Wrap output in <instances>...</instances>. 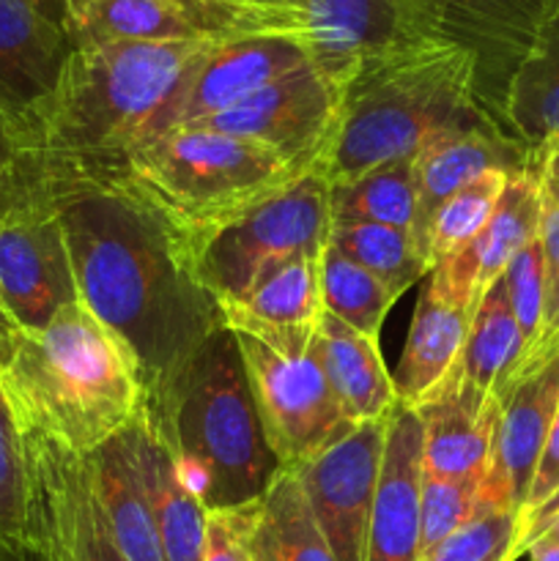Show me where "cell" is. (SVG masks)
<instances>
[{
  "label": "cell",
  "instance_id": "cell-29",
  "mask_svg": "<svg viewBox=\"0 0 559 561\" xmlns=\"http://www.w3.org/2000/svg\"><path fill=\"white\" fill-rule=\"evenodd\" d=\"M250 557L252 561H334L294 469H280L258 499Z\"/></svg>",
  "mask_w": 559,
  "mask_h": 561
},
{
  "label": "cell",
  "instance_id": "cell-33",
  "mask_svg": "<svg viewBox=\"0 0 559 561\" xmlns=\"http://www.w3.org/2000/svg\"><path fill=\"white\" fill-rule=\"evenodd\" d=\"M321 290L329 316L376 340L381 334L384 318L400 299L384 279L351 261L334 244H327L321 255Z\"/></svg>",
  "mask_w": 559,
  "mask_h": 561
},
{
  "label": "cell",
  "instance_id": "cell-37",
  "mask_svg": "<svg viewBox=\"0 0 559 561\" xmlns=\"http://www.w3.org/2000/svg\"><path fill=\"white\" fill-rule=\"evenodd\" d=\"M0 548L27 553V491L22 433L0 389Z\"/></svg>",
  "mask_w": 559,
  "mask_h": 561
},
{
  "label": "cell",
  "instance_id": "cell-27",
  "mask_svg": "<svg viewBox=\"0 0 559 561\" xmlns=\"http://www.w3.org/2000/svg\"><path fill=\"white\" fill-rule=\"evenodd\" d=\"M417 411L422 416V474L482 485L491 460L499 400L480 409L447 394Z\"/></svg>",
  "mask_w": 559,
  "mask_h": 561
},
{
  "label": "cell",
  "instance_id": "cell-32",
  "mask_svg": "<svg viewBox=\"0 0 559 561\" xmlns=\"http://www.w3.org/2000/svg\"><path fill=\"white\" fill-rule=\"evenodd\" d=\"M329 244L384 279L398 296H403L411 285L425 279L431 272L425 252L420 250L414 236L389 225L334 222L329 230Z\"/></svg>",
  "mask_w": 559,
  "mask_h": 561
},
{
  "label": "cell",
  "instance_id": "cell-47",
  "mask_svg": "<svg viewBox=\"0 0 559 561\" xmlns=\"http://www.w3.org/2000/svg\"><path fill=\"white\" fill-rule=\"evenodd\" d=\"M16 329H20V327H16V323L11 321V316H9V312H5L3 301H0V348H3V345L9 343L11 334H14Z\"/></svg>",
  "mask_w": 559,
  "mask_h": 561
},
{
  "label": "cell",
  "instance_id": "cell-5",
  "mask_svg": "<svg viewBox=\"0 0 559 561\" xmlns=\"http://www.w3.org/2000/svg\"><path fill=\"white\" fill-rule=\"evenodd\" d=\"M482 113L475 58L433 38L360 66L343 85L340 121L318 175L329 186L398 159H414L442 131Z\"/></svg>",
  "mask_w": 559,
  "mask_h": 561
},
{
  "label": "cell",
  "instance_id": "cell-18",
  "mask_svg": "<svg viewBox=\"0 0 559 561\" xmlns=\"http://www.w3.org/2000/svg\"><path fill=\"white\" fill-rule=\"evenodd\" d=\"M321 255L323 252L290 257L244 296L219 305L225 329L258 340L285 359H301L310 354L327 316Z\"/></svg>",
  "mask_w": 559,
  "mask_h": 561
},
{
  "label": "cell",
  "instance_id": "cell-16",
  "mask_svg": "<svg viewBox=\"0 0 559 561\" xmlns=\"http://www.w3.org/2000/svg\"><path fill=\"white\" fill-rule=\"evenodd\" d=\"M559 409V354L515 378L499 394L491 460L477 496L480 510H510L524 518L532 480Z\"/></svg>",
  "mask_w": 559,
  "mask_h": 561
},
{
  "label": "cell",
  "instance_id": "cell-9",
  "mask_svg": "<svg viewBox=\"0 0 559 561\" xmlns=\"http://www.w3.org/2000/svg\"><path fill=\"white\" fill-rule=\"evenodd\" d=\"M0 301L25 332H38L80 301L58 208L27 170L20 190L0 206Z\"/></svg>",
  "mask_w": 559,
  "mask_h": 561
},
{
  "label": "cell",
  "instance_id": "cell-26",
  "mask_svg": "<svg viewBox=\"0 0 559 561\" xmlns=\"http://www.w3.org/2000/svg\"><path fill=\"white\" fill-rule=\"evenodd\" d=\"M316 351L334 398L354 425L389 420L398 405V392L376 337L356 332L327 312L318 329Z\"/></svg>",
  "mask_w": 559,
  "mask_h": 561
},
{
  "label": "cell",
  "instance_id": "cell-50",
  "mask_svg": "<svg viewBox=\"0 0 559 561\" xmlns=\"http://www.w3.org/2000/svg\"><path fill=\"white\" fill-rule=\"evenodd\" d=\"M201 3H212V5H239V9H250V5H241V3H236V0H201ZM261 11V9H258ZM269 14V11H266ZM294 22V20H290Z\"/></svg>",
  "mask_w": 559,
  "mask_h": 561
},
{
  "label": "cell",
  "instance_id": "cell-41",
  "mask_svg": "<svg viewBox=\"0 0 559 561\" xmlns=\"http://www.w3.org/2000/svg\"><path fill=\"white\" fill-rule=\"evenodd\" d=\"M557 491H559V409H557V416H554L551 431H548L546 447H543L540 463H537L529 499H526L524 518L521 520H526L535 510H540Z\"/></svg>",
  "mask_w": 559,
  "mask_h": 561
},
{
  "label": "cell",
  "instance_id": "cell-24",
  "mask_svg": "<svg viewBox=\"0 0 559 561\" xmlns=\"http://www.w3.org/2000/svg\"><path fill=\"white\" fill-rule=\"evenodd\" d=\"M126 442L153 513L164 561H201L208 513L179 480L168 444L159 436L146 405L126 425Z\"/></svg>",
  "mask_w": 559,
  "mask_h": 561
},
{
  "label": "cell",
  "instance_id": "cell-25",
  "mask_svg": "<svg viewBox=\"0 0 559 561\" xmlns=\"http://www.w3.org/2000/svg\"><path fill=\"white\" fill-rule=\"evenodd\" d=\"M471 318L475 307L469 301L444 294L431 277H425L409 337L392 376L400 405L420 409L442 387L464 351Z\"/></svg>",
  "mask_w": 559,
  "mask_h": 561
},
{
  "label": "cell",
  "instance_id": "cell-17",
  "mask_svg": "<svg viewBox=\"0 0 559 561\" xmlns=\"http://www.w3.org/2000/svg\"><path fill=\"white\" fill-rule=\"evenodd\" d=\"M312 64L305 42L288 33H250L214 44L170 107L164 129L217 115L272 82ZM162 129V131H164Z\"/></svg>",
  "mask_w": 559,
  "mask_h": 561
},
{
  "label": "cell",
  "instance_id": "cell-38",
  "mask_svg": "<svg viewBox=\"0 0 559 561\" xmlns=\"http://www.w3.org/2000/svg\"><path fill=\"white\" fill-rule=\"evenodd\" d=\"M480 482L471 480H442V477L422 474L420 485V529L422 557L438 542L458 531L477 513Z\"/></svg>",
  "mask_w": 559,
  "mask_h": 561
},
{
  "label": "cell",
  "instance_id": "cell-12",
  "mask_svg": "<svg viewBox=\"0 0 559 561\" xmlns=\"http://www.w3.org/2000/svg\"><path fill=\"white\" fill-rule=\"evenodd\" d=\"M301 38L312 64L345 85L370 60L449 38L447 0H305Z\"/></svg>",
  "mask_w": 559,
  "mask_h": 561
},
{
  "label": "cell",
  "instance_id": "cell-48",
  "mask_svg": "<svg viewBox=\"0 0 559 561\" xmlns=\"http://www.w3.org/2000/svg\"><path fill=\"white\" fill-rule=\"evenodd\" d=\"M0 561H33L31 553H16V551H3L0 548Z\"/></svg>",
  "mask_w": 559,
  "mask_h": 561
},
{
  "label": "cell",
  "instance_id": "cell-2",
  "mask_svg": "<svg viewBox=\"0 0 559 561\" xmlns=\"http://www.w3.org/2000/svg\"><path fill=\"white\" fill-rule=\"evenodd\" d=\"M219 42L77 44L53 96L16 131L33 168H107L164 129L170 107Z\"/></svg>",
  "mask_w": 559,
  "mask_h": 561
},
{
  "label": "cell",
  "instance_id": "cell-19",
  "mask_svg": "<svg viewBox=\"0 0 559 561\" xmlns=\"http://www.w3.org/2000/svg\"><path fill=\"white\" fill-rule=\"evenodd\" d=\"M71 49L64 20L42 0H0V115L14 137L53 96Z\"/></svg>",
  "mask_w": 559,
  "mask_h": 561
},
{
  "label": "cell",
  "instance_id": "cell-11",
  "mask_svg": "<svg viewBox=\"0 0 559 561\" xmlns=\"http://www.w3.org/2000/svg\"><path fill=\"white\" fill-rule=\"evenodd\" d=\"M340 102L343 82L332 80L318 66H307L192 126L258 142L283 159L296 175H310L318 173L332 146Z\"/></svg>",
  "mask_w": 559,
  "mask_h": 561
},
{
  "label": "cell",
  "instance_id": "cell-6",
  "mask_svg": "<svg viewBox=\"0 0 559 561\" xmlns=\"http://www.w3.org/2000/svg\"><path fill=\"white\" fill-rule=\"evenodd\" d=\"M110 168L186 247L301 179L258 142L192 124L148 137Z\"/></svg>",
  "mask_w": 559,
  "mask_h": 561
},
{
  "label": "cell",
  "instance_id": "cell-44",
  "mask_svg": "<svg viewBox=\"0 0 559 561\" xmlns=\"http://www.w3.org/2000/svg\"><path fill=\"white\" fill-rule=\"evenodd\" d=\"M524 557L532 561H559V537L540 535L524 548Z\"/></svg>",
  "mask_w": 559,
  "mask_h": 561
},
{
  "label": "cell",
  "instance_id": "cell-7",
  "mask_svg": "<svg viewBox=\"0 0 559 561\" xmlns=\"http://www.w3.org/2000/svg\"><path fill=\"white\" fill-rule=\"evenodd\" d=\"M329 184L318 173L301 175L283 192L212 230L190 247L192 266L217 305L255 288L290 257L316 255L329 244Z\"/></svg>",
  "mask_w": 559,
  "mask_h": 561
},
{
  "label": "cell",
  "instance_id": "cell-10",
  "mask_svg": "<svg viewBox=\"0 0 559 561\" xmlns=\"http://www.w3.org/2000/svg\"><path fill=\"white\" fill-rule=\"evenodd\" d=\"M27 553L53 561H129L93 493L85 455L38 433H22Z\"/></svg>",
  "mask_w": 559,
  "mask_h": 561
},
{
  "label": "cell",
  "instance_id": "cell-23",
  "mask_svg": "<svg viewBox=\"0 0 559 561\" xmlns=\"http://www.w3.org/2000/svg\"><path fill=\"white\" fill-rule=\"evenodd\" d=\"M524 354L526 340L510 310L504 279L499 277L475 310L458 362L425 403L453 394L482 409L491 400H499V394L510 387L524 362Z\"/></svg>",
  "mask_w": 559,
  "mask_h": 561
},
{
  "label": "cell",
  "instance_id": "cell-15",
  "mask_svg": "<svg viewBox=\"0 0 559 561\" xmlns=\"http://www.w3.org/2000/svg\"><path fill=\"white\" fill-rule=\"evenodd\" d=\"M559 0H447V33L475 58L477 107L507 131V96ZM510 135V131H507Z\"/></svg>",
  "mask_w": 559,
  "mask_h": 561
},
{
  "label": "cell",
  "instance_id": "cell-31",
  "mask_svg": "<svg viewBox=\"0 0 559 561\" xmlns=\"http://www.w3.org/2000/svg\"><path fill=\"white\" fill-rule=\"evenodd\" d=\"M329 211H332V225H389L406 230L417 241L414 159H398L343 184L329 186Z\"/></svg>",
  "mask_w": 559,
  "mask_h": 561
},
{
  "label": "cell",
  "instance_id": "cell-39",
  "mask_svg": "<svg viewBox=\"0 0 559 561\" xmlns=\"http://www.w3.org/2000/svg\"><path fill=\"white\" fill-rule=\"evenodd\" d=\"M502 279H504V288H507L510 310H513L515 321H518L521 327V334H524L526 340V354H524V362H526V356H529L532 348H535L537 337H540L543 305H546L540 241L535 239L529 247H524V250L513 257V263H510L507 272L502 274ZM524 362H521V367H524ZM515 376H518V373H515Z\"/></svg>",
  "mask_w": 559,
  "mask_h": 561
},
{
  "label": "cell",
  "instance_id": "cell-4",
  "mask_svg": "<svg viewBox=\"0 0 559 561\" xmlns=\"http://www.w3.org/2000/svg\"><path fill=\"white\" fill-rule=\"evenodd\" d=\"M179 480L208 510L258 502L280 474L252 403L230 329L214 332L192 359L146 400Z\"/></svg>",
  "mask_w": 559,
  "mask_h": 561
},
{
  "label": "cell",
  "instance_id": "cell-42",
  "mask_svg": "<svg viewBox=\"0 0 559 561\" xmlns=\"http://www.w3.org/2000/svg\"><path fill=\"white\" fill-rule=\"evenodd\" d=\"M22 181H25V168H22L14 129H11L9 121L0 115V206L20 190Z\"/></svg>",
  "mask_w": 559,
  "mask_h": 561
},
{
  "label": "cell",
  "instance_id": "cell-13",
  "mask_svg": "<svg viewBox=\"0 0 559 561\" xmlns=\"http://www.w3.org/2000/svg\"><path fill=\"white\" fill-rule=\"evenodd\" d=\"M71 47L93 42H225L250 33H288L301 27L285 16L201 0H64Z\"/></svg>",
  "mask_w": 559,
  "mask_h": 561
},
{
  "label": "cell",
  "instance_id": "cell-21",
  "mask_svg": "<svg viewBox=\"0 0 559 561\" xmlns=\"http://www.w3.org/2000/svg\"><path fill=\"white\" fill-rule=\"evenodd\" d=\"M420 485L422 416L409 405H395L387 422L381 471L367 526L365 561H420Z\"/></svg>",
  "mask_w": 559,
  "mask_h": 561
},
{
  "label": "cell",
  "instance_id": "cell-49",
  "mask_svg": "<svg viewBox=\"0 0 559 561\" xmlns=\"http://www.w3.org/2000/svg\"><path fill=\"white\" fill-rule=\"evenodd\" d=\"M44 5H47L49 11H53V14H58L60 20H64V0H42ZM66 27V25H64Z\"/></svg>",
  "mask_w": 559,
  "mask_h": 561
},
{
  "label": "cell",
  "instance_id": "cell-22",
  "mask_svg": "<svg viewBox=\"0 0 559 561\" xmlns=\"http://www.w3.org/2000/svg\"><path fill=\"white\" fill-rule=\"evenodd\" d=\"M540 208V181H537V168L532 162V168L510 175L486 230L477 236L475 244L460 255L433 266L427 277L444 294L469 301L477 310L482 296L507 272L513 257L537 239Z\"/></svg>",
  "mask_w": 559,
  "mask_h": 561
},
{
  "label": "cell",
  "instance_id": "cell-8",
  "mask_svg": "<svg viewBox=\"0 0 559 561\" xmlns=\"http://www.w3.org/2000/svg\"><path fill=\"white\" fill-rule=\"evenodd\" d=\"M233 337L263 436L283 469H296L354 431L329 387L316 345L301 359H285L258 340Z\"/></svg>",
  "mask_w": 559,
  "mask_h": 561
},
{
  "label": "cell",
  "instance_id": "cell-46",
  "mask_svg": "<svg viewBox=\"0 0 559 561\" xmlns=\"http://www.w3.org/2000/svg\"><path fill=\"white\" fill-rule=\"evenodd\" d=\"M540 535H548V537H559V513L548 515L546 520H540V524H537V526H532V529L526 531V537H524V548L529 546V542L535 540V537H540Z\"/></svg>",
  "mask_w": 559,
  "mask_h": 561
},
{
  "label": "cell",
  "instance_id": "cell-45",
  "mask_svg": "<svg viewBox=\"0 0 559 561\" xmlns=\"http://www.w3.org/2000/svg\"><path fill=\"white\" fill-rule=\"evenodd\" d=\"M554 513H559V491L554 493V496L548 499V502L543 504L540 510H535V513H532L529 518L524 520V537H526V531L532 529V526H537V524H540V520H546L548 515H554ZM521 548H524V542H521Z\"/></svg>",
  "mask_w": 559,
  "mask_h": 561
},
{
  "label": "cell",
  "instance_id": "cell-28",
  "mask_svg": "<svg viewBox=\"0 0 559 561\" xmlns=\"http://www.w3.org/2000/svg\"><path fill=\"white\" fill-rule=\"evenodd\" d=\"M93 493L104 510L110 531L129 561H164L157 524L132 460L126 427L85 455Z\"/></svg>",
  "mask_w": 559,
  "mask_h": 561
},
{
  "label": "cell",
  "instance_id": "cell-34",
  "mask_svg": "<svg viewBox=\"0 0 559 561\" xmlns=\"http://www.w3.org/2000/svg\"><path fill=\"white\" fill-rule=\"evenodd\" d=\"M537 181H540V241L543 252V285H546V305H543V329L535 348L526 356L518 376L535 370L554 354H559V146L535 151ZM515 376V378H518ZM513 378V381H515Z\"/></svg>",
  "mask_w": 559,
  "mask_h": 561
},
{
  "label": "cell",
  "instance_id": "cell-35",
  "mask_svg": "<svg viewBox=\"0 0 559 561\" xmlns=\"http://www.w3.org/2000/svg\"><path fill=\"white\" fill-rule=\"evenodd\" d=\"M507 181L510 173L491 170V173L480 175L477 181L466 184L464 190L455 192L453 197H447L436 208L425 239L427 266H438V263L460 255V252L475 244L477 236L486 230L488 219H491Z\"/></svg>",
  "mask_w": 559,
  "mask_h": 561
},
{
  "label": "cell",
  "instance_id": "cell-36",
  "mask_svg": "<svg viewBox=\"0 0 559 561\" xmlns=\"http://www.w3.org/2000/svg\"><path fill=\"white\" fill-rule=\"evenodd\" d=\"M524 520L510 510H480L420 561H515L524 557Z\"/></svg>",
  "mask_w": 559,
  "mask_h": 561
},
{
  "label": "cell",
  "instance_id": "cell-43",
  "mask_svg": "<svg viewBox=\"0 0 559 561\" xmlns=\"http://www.w3.org/2000/svg\"><path fill=\"white\" fill-rule=\"evenodd\" d=\"M236 3L285 16V20H294L296 25L305 27V0H236ZM301 42H305V38H301Z\"/></svg>",
  "mask_w": 559,
  "mask_h": 561
},
{
  "label": "cell",
  "instance_id": "cell-51",
  "mask_svg": "<svg viewBox=\"0 0 559 561\" xmlns=\"http://www.w3.org/2000/svg\"><path fill=\"white\" fill-rule=\"evenodd\" d=\"M31 559L33 561H53V559H47V557H33V553H31Z\"/></svg>",
  "mask_w": 559,
  "mask_h": 561
},
{
  "label": "cell",
  "instance_id": "cell-14",
  "mask_svg": "<svg viewBox=\"0 0 559 561\" xmlns=\"http://www.w3.org/2000/svg\"><path fill=\"white\" fill-rule=\"evenodd\" d=\"M387 422L356 425L349 436L294 469L334 561H365Z\"/></svg>",
  "mask_w": 559,
  "mask_h": 561
},
{
  "label": "cell",
  "instance_id": "cell-1",
  "mask_svg": "<svg viewBox=\"0 0 559 561\" xmlns=\"http://www.w3.org/2000/svg\"><path fill=\"white\" fill-rule=\"evenodd\" d=\"M25 170L58 208L77 299L129 345L153 398L225 327L186 239L110 164Z\"/></svg>",
  "mask_w": 559,
  "mask_h": 561
},
{
  "label": "cell",
  "instance_id": "cell-20",
  "mask_svg": "<svg viewBox=\"0 0 559 561\" xmlns=\"http://www.w3.org/2000/svg\"><path fill=\"white\" fill-rule=\"evenodd\" d=\"M532 162H535V153L513 135L499 129L486 113L471 115L464 124L433 137L414 157L417 244L420 250L425 252L431 219L447 197H453L455 192L491 170H504L513 175L532 168Z\"/></svg>",
  "mask_w": 559,
  "mask_h": 561
},
{
  "label": "cell",
  "instance_id": "cell-30",
  "mask_svg": "<svg viewBox=\"0 0 559 561\" xmlns=\"http://www.w3.org/2000/svg\"><path fill=\"white\" fill-rule=\"evenodd\" d=\"M507 131L532 153L559 146V9L510 85Z\"/></svg>",
  "mask_w": 559,
  "mask_h": 561
},
{
  "label": "cell",
  "instance_id": "cell-40",
  "mask_svg": "<svg viewBox=\"0 0 559 561\" xmlns=\"http://www.w3.org/2000/svg\"><path fill=\"white\" fill-rule=\"evenodd\" d=\"M255 504L258 502L233 510H208L201 561H252L250 531L255 520Z\"/></svg>",
  "mask_w": 559,
  "mask_h": 561
},
{
  "label": "cell",
  "instance_id": "cell-3",
  "mask_svg": "<svg viewBox=\"0 0 559 561\" xmlns=\"http://www.w3.org/2000/svg\"><path fill=\"white\" fill-rule=\"evenodd\" d=\"M0 389L20 433H38L91 455L146 405V383L129 345L82 301L38 332L16 329L0 348Z\"/></svg>",
  "mask_w": 559,
  "mask_h": 561
}]
</instances>
